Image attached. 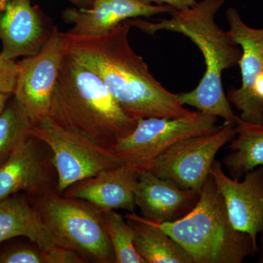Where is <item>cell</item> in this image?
Listing matches in <instances>:
<instances>
[{
	"label": "cell",
	"mask_w": 263,
	"mask_h": 263,
	"mask_svg": "<svg viewBox=\"0 0 263 263\" xmlns=\"http://www.w3.org/2000/svg\"><path fill=\"white\" fill-rule=\"evenodd\" d=\"M127 22L97 35L62 32L66 51L101 79L129 117L177 118L192 113L180 103L178 94L156 79L143 57L132 48Z\"/></svg>",
	"instance_id": "1"
},
{
	"label": "cell",
	"mask_w": 263,
	"mask_h": 263,
	"mask_svg": "<svg viewBox=\"0 0 263 263\" xmlns=\"http://www.w3.org/2000/svg\"><path fill=\"white\" fill-rule=\"evenodd\" d=\"M224 0H201L186 9L175 10L170 18L151 22L141 18L126 21L130 27L148 34L160 31L179 33L188 37L201 51L205 70L197 87L178 94L181 105L235 123L238 116L224 93L222 73L238 65L242 50L228 33L216 24L215 17Z\"/></svg>",
	"instance_id": "2"
},
{
	"label": "cell",
	"mask_w": 263,
	"mask_h": 263,
	"mask_svg": "<svg viewBox=\"0 0 263 263\" xmlns=\"http://www.w3.org/2000/svg\"><path fill=\"white\" fill-rule=\"evenodd\" d=\"M48 117L111 149L118 140L134 130L138 123L121 108L101 79L67 51Z\"/></svg>",
	"instance_id": "3"
},
{
	"label": "cell",
	"mask_w": 263,
	"mask_h": 263,
	"mask_svg": "<svg viewBox=\"0 0 263 263\" xmlns=\"http://www.w3.org/2000/svg\"><path fill=\"white\" fill-rule=\"evenodd\" d=\"M157 224L186 251L194 263H241L258 252L252 237L232 224L211 174L191 212L179 220Z\"/></svg>",
	"instance_id": "4"
},
{
	"label": "cell",
	"mask_w": 263,
	"mask_h": 263,
	"mask_svg": "<svg viewBox=\"0 0 263 263\" xmlns=\"http://www.w3.org/2000/svg\"><path fill=\"white\" fill-rule=\"evenodd\" d=\"M27 195L55 245L75 251L86 261L115 262L101 209L81 199L64 196L56 186Z\"/></svg>",
	"instance_id": "5"
},
{
	"label": "cell",
	"mask_w": 263,
	"mask_h": 263,
	"mask_svg": "<svg viewBox=\"0 0 263 263\" xmlns=\"http://www.w3.org/2000/svg\"><path fill=\"white\" fill-rule=\"evenodd\" d=\"M29 133L51 150L56 190L60 194L74 183L124 164L111 148L62 127L48 117L32 124Z\"/></svg>",
	"instance_id": "6"
},
{
	"label": "cell",
	"mask_w": 263,
	"mask_h": 263,
	"mask_svg": "<svg viewBox=\"0 0 263 263\" xmlns=\"http://www.w3.org/2000/svg\"><path fill=\"white\" fill-rule=\"evenodd\" d=\"M217 122V117L199 110L184 117L139 119L134 130L118 140L112 150L123 164L138 173L174 143L216 131Z\"/></svg>",
	"instance_id": "7"
},
{
	"label": "cell",
	"mask_w": 263,
	"mask_h": 263,
	"mask_svg": "<svg viewBox=\"0 0 263 263\" xmlns=\"http://www.w3.org/2000/svg\"><path fill=\"white\" fill-rule=\"evenodd\" d=\"M236 135L235 123H226L209 134L191 137L170 146L147 164L148 171L179 187L200 193L219 151Z\"/></svg>",
	"instance_id": "8"
},
{
	"label": "cell",
	"mask_w": 263,
	"mask_h": 263,
	"mask_svg": "<svg viewBox=\"0 0 263 263\" xmlns=\"http://www.w3.org/2000/svg\"><path fill=\"white\" fill-rule=\"evenodd\" d=\"M66 53L63 34L54 27L41 51L17 62L13 96L32 124L48 117L52 94Z\"/></svg>",
	"instance_id": "9"
},
{
	"label": "cell",
	"mask_w": 263,
	"mask_h": 263,
	"mask_svg": "<svg viewBox=\"0 0 263 263\" xmlns=\"http://www.w3.org/2000/svg\"><path fill=\"white\" fill-rule=\"evenodd\" d=\"M226 18L229 24L228 33L242 50L238 63L241 85L230 91L228 100L240 112V119L263 124V108L254 95V85L263 72V28L249 27L235 8H228Z\"/></svg>",
	"instance_id": "10"
},
{
	"label": "cell",
	"mask_w": 263,
	"mask_h": 263,
	"mask_svg": "<svg viewBox=\"0 0 263 263\" xmlns=\"http://www.w3.org/2000/svg\"><path fill=\"white\" fill-rule=\"evenodd\" d=\"M210 174L224 198L233 226L258 245L257 237L263 233V165L237 180L227 176L222 164L215 160Z\"/></svg>",
	"instance_id": "11"
},
{
	"label": "cell",
	"mask_w": 263,
	"mask_h": 263,
	"mask_svg": "<svg viewBox=\"0 0 263 263\" xmlns=\"http://www.w3.org/2000/svg\"><path fill=\"white\" fill-rule=\"evenodd\" d=\"M168 5H146L137 0H94L90 8H70L64 10L62 19L72 27L67 33L74 35H97L117 27L129 19L149 18L171 13Z\"/></svg>",
	"instance_id": "12"
},
{
	"label": "cell",
	"mask_w": 263,
	"mask_h": 263,
	"mask_svg": "<svg viewBox=\"0 0 263 263\" xmlns=\"http://www.w3.org/2000/svg\"><path fill=\"white\" fill-rule=\"evenodd\" d=\"M200 193L179 187L148 171L138 172L135 202L143 216L161 224L181 219L195 208Z\"/></svg>",
	"instance_id": "13"
},
{
	"label": "cell",
	"mask_w": 263,
	"mask_h": 263,
	"mask_svg": "<svg viewBox=\"0 0 263 263\" xmlns=\"http://www.w3.org/2000/svg\"><path fill=\"white\" fill-rule=\"evenodd\" d=\"M51 32L46 30L42 18L31 0H8L0 13L1 53L8 60L37 54Z\"/></svg>",
	"instance_id": "14"
},
{
	"label": "cell",
	"mask_w": 263,
	"mask_h": 263,
	"mask_svg": "<svg viewBox=\"0 0 263 263\" xmlns=\"http://www.w3.org/2000/svg\"><path fill=\"white\" fill-rule=\"evenodd\" d=\"M40 141L30 136L0 166V200L21 193L32 195L53 187L51 167Z\"/></svg>",
	"instance_id": "15"
},
{
	"label": "cell",
	"mask_w": 263,
	"mask_h": 263,
	"mask_svg": "<svg viewBox=\"0 0 263 263\" xmlns=\"http://www.w3.org/2000/svg\"><path fill=\"white\" fill-rule=\"evenodd\" d=\"M137 180L138 173L123 164L74 183L62 195L89 202L103 211L124 209L133 212Z\"/></svg>",
	"instance_id": "16"
},
{
	"label": "cell",
	"mask_w": 263,
	"mask_h": 263,
	"mask_svg": "<svg viewBox=\"0 0 263 263\" xmlns=\"http://www.w3.org/2000/svg\"><path fill=\"white\" fill-rule=\"evenodd\" d=\"M16 237L28 238L42 250L56 247L27 194L0 200V243Z\"/></svg>",
	"instance_id": "17"
},
{
	"label": "cell",
	"mask_w": 263,
	"mask_h": 263,
	"mask_svg": "<svg viewBox=\"0 0 263 263\" xmlns=\"http://www.w3.org/2000/svg\"><path fill=\"white\" fill-rule=\"evenodd\" d=\"M135 233V246L146 263H194L186 251L156 223L131 212L126 215Z\"/></svg>",
	"instance_id": "18"
},
{
	"label": "cell",
	"mask_w": 263,
	"mask_h": 263,
	"mask_svg": "<svg viewBox=\"0 0 263 263\" xmlns=\"http://www.w3.org/2000/svg\"><path fill=\"white\" fill-rule=\"evenodd\" d=\"M236 135L230 142V152L223 164L232 179H243L247 173L263 165V124H252L237 117Z\"/></svg>",
	"instance_id": "19"
},
{
	"label": "cell",
	"mask_w": 263,
	"mask_h": 263,
	"mask_svg": "<svg viewBox=\"0 0 263 263\" xmlns=\"http://www.w3.org/2000/svg\"><path fill=\"white\" fill-rule=\"evenodd\" d=\"M32 125L27 112L13 95L0 114V166L28 139Z\"/></svg>",
	"instance_id": "20"
},
{
	"label": "cell",
	"mask_w": 263,
	"mask_h": 263,
	"mask_svg": "<svg viewBox=\"0 0 263 263\" xmlns=\"http://www.w3.org/2000/svg\"><path fill=\"white\" fill-rule=\"evenodd\" d=\"M103 216L113 247L115 263H146L137 251L134 230L127 221L113 209L103 211Z\"/></svg>",
	"instance_id": "21"
},
{
	"label": "cell",
	"mask_w": 263,
	"mask_h": 263,
	"mask_svg": "<svg viewBox=\"0 0 263 263\" xmlns=\"http://www.w3.org/2000/svg\"><path fill=\"white\" fill-rule=\"evenodd\" d=\"M0 263H45L44 252L38 247H16L0 253Z\"/></svg>",
	"instance_id": "22"
},
{
	"label": "cell",
	"mask_w": 263,
	"mask_h": 263,
	"mask_svg": "<svg viewBox=\"0 0 263 263\" xmlns=\"http://www.w3.org/2000/svg\"><path fill=\"white\" fill-rule=\"evenodd\" d=\"M17 71V62L8 60L0 53V93L13 94Z\"/></svg>",
	"instance_id": "23"
},
{
	"label": "cell",
	"mask_w": 263,
	"mask_h": 263,
	"mask_svg": "<svg viewBox=\"0 0 263 263\" xmlns=\"http://www.w3.org/2000/svg\"><path fill=\"white\" fill-rule=\"evenodd\" d=\"M45 263H84L86 259L80 254L61 247H53L48 250H43Z\"/></svg>",
	"instance_id": "24"
},
{
	"label": "cell",
	"mask_w": 263,
	"mask_h": 263,
	"mask_svg": "<svg viewBox=\"0 0 263 263\" xmlns=\"http://www.w3.org/2000/svg\"><path fill=\"white\" fill-rule=\"evenodd\" d=\"M137 1L146 5H168L176 10L186 9L190 7L185 0H137Z\"/></svg>",
	"instance_id": "25"
},
{
	"label": "cell",
	"mask_w": 263,
	"mask_h": 263,
	"mask_svg": "<svg viewBox=\"0 0 263 263\" xmlns=\"http://www.w3.org/2000/svg\"><path fill=\"white\" fill-rule=\"evenodd\" d=\"M254 95L257 101L263 108V72L254 85Z\"/></svg>",
	"instance_id": "26"
},
{
	"label": "cell",
	"mask_w": 263,
	"mask_h": 263,
	"mask_svg": "<svg viewBox=\"0 0 263 263\" xmlns=\"http://www.w3.org/2000/svg\"><path fill=\"white\" fill-rule=\"evenodd\" d=\"M78 8H90L93 4L94 0H67Z\"/></svg>",
	"instance_id": "27"
},
{
	"label": "cell",
	"mask_w": 263,
	"mask_h": 263,
	"mask_svg": "<svg viewBox=\"0 0 263 263\" xmlns=\"http://www.w3.org/2000/svg\"><path fill=\"white\" fill-rule=\"evenodd\" d=\"M13 94H8V93H0V114L4 110L7 103L9 101Z\"/></svg>",
	"instance_id": "28"
},
{
	"label": "cell",
	"mask_w": 263,
	"mask_h": 263,
	"mask_svg": "<svg viewBox=\"0 0 263 263\" xmlns=\"http://www.w3.org/2000/svg\"><path fill=\"white\" fill-rule=\"evenodd\" d=\"M260 243L258 245V252L257 255L258 256L257 262L259 263H263V233L260 235Z\"/></svg>",
	"instance_id": "29"
},
{
	"label": "cell",
	"mask_w": 263,
	"mask_h": 263,
	"mask_svg": "<svg viewBox=\"0 0 263 263\" xmlns=\"http://www.w3.org/2000/svg\"><path fill=\"white\" fill-rule=\"evenodd\" d=\"M190 6H193L197 3L196 0H185Z\"/></svg>",
	"instance_id": "30"
}]
</instances>
